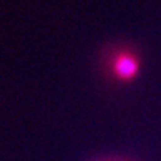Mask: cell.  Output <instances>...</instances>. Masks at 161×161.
<instances>
[{"instance_id":"obj_1","label":"cell","mask_w":161,"mask_h":161,"mask_svg":"<svg viewBox=\"0 0 161 161\" xmlns=\"http://www.w3.org/2000/svg\"><path fill=\"white\" fill-rule=\"evenodd\" d=\"M140 60L134 54L129 51L117 53L113 58L112 70L114 75L121 82H130L134 78H137L140 73Z\"/></svg>"}]
</instances>
